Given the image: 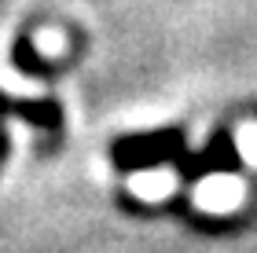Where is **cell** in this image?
Listing matches in <instances>:
<instances>
[{"instance_id": "6da1fadb", "label": "cell", "mask_w": 257, "mask_h": 253, "mask_svg": "<svg viewBox=\"0 0 257 253\" xmlns=\"http://www.w3.org/2000/svg\"><path fill=\"white\" fill-rule=\"evenodd\" d=\"M242 198H246V187H242L239 176H228V172H220V176H206L202 183L195 187V205L206 213H231L239 209Z\"/></svg>"}, {"instance_id": "7a4b0ae2", "label": "cell", "mask_w": 257, "mask_h": 253, "mask_svg": "<svg viewBox=\"0 0 257 253\" xmlns=\"http://www.w3.org/2000/svg\"><path fill=\"white\" fill-rule=\"evenodd\" d=\"M133 187L140 191V198L155 202V198H162V194L173 191V172H144V176L133 180Z\"/></svg>"}, {"instance_id": "3957f363", "label": "cell", "mask_w": 257, "mask_h": 253, "mask_svg": "<svg viewBox=\"0 0 257 253\" xmlns=\"http://www.w3.org/2000/svg\"><path fill=\"white\" fill-rule=\"evenodd\" d=\"M235 147H239L242 162H246L250 169H257V121H242V125H239Z\"/></svg>"}]
</instances>
